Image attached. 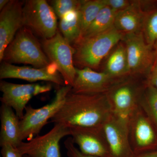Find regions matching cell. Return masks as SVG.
I'll list each match as a JSON object with an SVG mask.
<instances>
[{
  "instance_id": "obj_8",
  "label": "cell",
  "mask_w": 157,
  "mask_h": 157,
  "mask_svg": "<svg viewBox=\"0 0 157 157\" xmlns=\"http://www.w3.org/2000/svg\"><path fill=\"white\" fill-rule=\"evenodd\" d=\"M127 121L129 140L134 154L157 150V130L140 106Z\"/></svg>"
},
{
  "instance_id": "obj_12",
  "label": "cell",
  "mask_w": 157,
  "mask_h": 157,
  "mask_svg": "<svg viewBox=\"0 0 157 157\" xmlns=\"http://www.w3.org/2000/svg\"><path fill=\"white\" fill-rule=\"evenodd\" d=\"M0 78H17L31 82L47 81L61 86L66 85L57 67L54 63H51L45 67L37 68L26 66L19 67L2 62L0 65Z\"/></svg>"
},
{
  "instance_id": "obj_19",
  "label": "cell",
  "mask_w": 157,
  "mask_h": 157,
  "mask_svg": "<svg viewBox=\"0 0 157 157\" xmlns=\"http://www.w3.org/2000/svg\"><path fill=\"white\" fill-rule=\"evenodd\" d=\"M104 72L114 78H120L129 75L125 45L119 44L107 60Z\"/></svg>"
},
{
  "instance_id": "obj_18",
  "label": "cell",
  "mask_w": 157,
  "mask_h": 157,
  "mask_svg": "<svg viewBox=\"0 0 157 157\" xmlns=\"http://www.w3.org/2000/svg\"><path fill=\"white\" fill-rule=\"evenodd\" d=\"M145 16L136 2H132L127 8L119 11L116 15L114 26L122 34L142 32Z\"/></svg>"
},
{
  "instance_id": "obj_30",
  "label": "cell",
  "mask_w": 157,
  "mask_h": 157,
  "mask_svg": "<svg viewBox=\"0 0 157 157\" xmlns=\"http://www.w3.org/2000/svg\"><path fill=\"white\" fill-rule=\"evenodd\" d=\"M133 157H157V150L138 154H134Z\"/></svg>"
},
{
  "instance_id": "obj_4",
  "label": "cell",
  "mask_w": 157,
  "mask_h": 157,
  "mask_svg": "<svg viewBox=\"0 0 157 157\" xmlns=\"http://www.w3.org/2000/svg\"><path fill=\"white\" fill-rule=\"evenodd\" d=\"M72 86L65 85L57 91L50 103L40 108L27 106L24 115L20 120L21 139L28 141L39 135L43 127L51 119L61 107Z\"/></svg>"
},
{
  "instance_id": "obj_6",
  "label": "cell",
  "mask_w": 157,
  "mask_h": 157,
  "mask_svg": "<svg viewBox=\"0 0 157 157\" xmlns=\"http://www.w3.org/2000/svg\"><path fill=\"white\" fill-rule=\"evenodd\" d=\"M147 82L140 85L133 80H120L107 93L111 113L128 120L139 106Z\"/></svg>"
},
{
  "instance_id": "obj_23",
  "label": "cell",
  "mask_w": 157,
  "mask_h": 157,
  "mask_svg": "<svg viewBox=\"0 0 157 157\" xmlns=\"http://www.w3.org/2000/svg\"><path fill=\"white\" fill-rule=\"evenodd\" d=\"M139 106L157 130V90L148 83L140 98Z\"/></svg>"
},
{
  "instance_id": "obj_3",
  "label": "cell",
  "mask_w": 157,
  "mask_h": 157,
  "mask_svg": "<svg viewBox=\"0 0 157 157\" xmlns=\"http://www.w3.org/2000/svg\"><path fill=\"white\" fill-rule=\"evenodd\" d=\"M2 62L31 65L37 68L45 67L51 63L36 35L25 26L17 32L7 46Z\"/></svg>"
},
{
  "instance_id": "obj_25",
  "label": "cell",
  "mask_w": 157,
  "mask_h": 157,
  "mask_svg": "<svg viewBox=\"0 0 157 157\" xmlns=\"http://www.w3.org/2000/svg\"><path fill=\"white\" fill-rule=\"evenodd\" d=\"M143 30L147 43L152 45L157 41V10L145 17Z\"/></svg>"
},
{
  "instance_id": "obj_9",
  "label": "cell",
  "mask_w": 157,
  "mask_h": 157,
  "mask_svg": "<svg viewBox=\"0 0 157 157\" xmlns=\"http://www.w3.org/2000/svg\"><path fill=\"white\" fill-rule=\"evenodd\" d=\"M70 135L69 127L56 124L45 135H38L27 142L22 141L17 147L23 156L30 157H61L59 142Z\"/></svg>"
},
{
  "instance_id": "obj_11",
  "label": "cell",
  "mask_w": 157,
  "mask_h": 157,
  "mask_svg": "<svg viewBox=\"0 0 157 157\" xmlns=\"http://www.w3.org/2000/svg\"><path fill=\"white\" fill-rule=\"evenodd\" d=\"M122 39L126 48L129 75L148 72L152 65L153 53L152 45L147 43L143 33L125 34Z\"/></svg>"
},
{
  "instance_id": "obj_22",
  "label": "cell",
  "mask_w": 157,
  "mask_h": 157,
  "mask_svg": "<svg viewBox=\"0 0 157 157\" xmlns=\"http://www.w3.org/2000/svg\"><path fill=\"white\" fill-rule=\"evenodd\" d=\"M105 6H106L103 0L82 1L81 9L79 10L81 26L80 39L95 19L99 12Z\"/></svg>"
},
{
  "instance_id": "obj_20",
  "label": "cell",
  "mask_w": 157,
  "mask_h": 157,
  "mask_svg": "<svg viewBox=\"0 0 157 157\" xmlns=\"http://www.w3.org/2000/svg\"><path fill=\"white\" fill-rule=\"evenodd\" d=\"M59 29L61 33L73 46L81 37L80 12L70 11L59 19Z\"/></svg>"
},
{
  "instance_id": "obj_29",
  "label": "cell",
  "mask_w": 157,
  "mask_h": 157,
  "mask_svg": "<svg viewBox=\"0 0 157 157\" xmlns=\"http://www.w3.org/2000/svg\"><path fill=\"white\" fill-rule=\"evenodd\" d=\"M147 82L157 90V68L153 67L152 69Z\"/></svg>"
},
{
  "instance_id": "obj_5",
  "label": "cell",
  "mask_w": 157,
  "mask_h": 157,
  "mask_svg": "<svg viewBox=\"0 0 157 157\" xmlns=\"http://www.w3.org/2000/svg\"><path fill=\"white\" fill-rule=\"evenodd\" d=\"M24 26L42 39H51L58 31L57 17L45 0H27L23 7Z\"/></svg>"
},
{
  "instance_id": "obj_34",
  "label": "cell",
  "mask_w": 157,
  "mask_h": 157,
  "mask_svg": "<svg viewBox=\"0 0 157 157\" xmlns=\"http://www.w3.org/2000/svg\"></svg>"
},
{
  "instance_id": "obj_17",
  "label": "cell",
  "mask_w": 157,
  "mask_h": 157,
  "mask_svg": "<svg viewBox=\"0 0 157 157\" xmlns=\"http://www.w3.org/2000/svg\"><path fill=\"white\" fill-rule=\"evenodd\" d=\"M0 119V145L9 144L17 148L22 141L21 139L19 117L12 108L2 104Z\"/></svg>"
},
{
  "instance_id": "obj_32",
  "label": "cell",
  "mask_w": 157,
  "mask_h": 157,
  "mask_svg": "<svg viewBox=\"0 0 157 157\" xmlns=\"http://www.w3.org/2000/svg\"><path fill=\"white\" fill-rule=\"evenodd\" d=\"M153 67L157 68V54L156 59L155 62V65Z\"/></svg>"
},
{
  "instance_id": "obj_31",
  "label": "cell",
  "mask_w": 157,
  "mask_h": 157,
  "mask_svg": "<svg viewBox=\"0 0 157 157\" xmlns=\"http://www.w3.org/2000/svg\"><path fill=\"white\" fill-rule=\"evenodd\" d=\"M9 2H10V0H1L0 1V10L1 11L6 7V5L9 3Z\"/></svg>"
},
{
  "instance_id": "obj_21",
  "label": "cell",
  "mask_w": 157,
  "mask_h": 157,
  "mask_svg": "<svg viewBox=\"0 0 157 157\" xmlns=\"http://www.w3.org/2000/svg\"><path fill=\"white\" fill-rule=\"evenodd\" d=\"M117 12L108 6H105L99 12L81 39L100 33L113 27Z\"/></svg>"
},
{
  "instance_id": "obj_15",
  "label": "cell",
  "mask_w": 157,
  "mask_h": 157,
  "mask_svg": "<svg viewBox=\"0 0 157 157\" xmlns=\"http://www.w3.org/2000/svg\"><path fill=\"white\" fill-rule=\"evenodd\" d=\"M69 128L73 143L82 152L97 157H111L102 128Z\"/></svg>"
},
{
  "instance_id": "obj_2",
  "label": "cell",
  "mask_w": 157,
  "mask_h": 157,
  "mask_svg": "<svg viewBox=\"0 0 157 157\" xmlns=\"http://www.w3.org/2000/svg\"><path fill=\"white\" fill-rule=\"evenodd\" d=\"M123 36L113 26L100 33L79 39L73 45L75 49L73 63L75 67L97 69L103 58Z\"/></svg>"
},
{
  "instance_id": "obj_13",
  "label": "cell",
  "mask_w": 157,
  "mask_h": 157,
  "mask_svg": "<svg viewBox=\"0 0 157 157\" xmlns=\"http://www.w3.org/2000/svg\"><path fill=\"white\" fill-rule=\"evenodd\" d=\"M111 157H133L129 140L128 121L111 113L103 127Z\"/></svg>"
},
{
  "instance_id": "obj_7",
  "label": "cell",
  "mask_w": 157,
  "mask_h": 157,
  "mask_svg": "<svg viewBox=\"0 0 157 157\" xmlns=\"http://www.w3.org/2000/svg\"><path fill=\"white\" fill-rule=\"evenodd\" d=\"M43 51L51 63L56 64L58 70L67 86H73L76 75L73 63L75 49L58 30L54 36L42 39Z\"/></svg>"
},
{
  "instance_id": "obj_24",
  "label": "cell",
  "mask_w": 157,
  "mask_h": 157,
  "mask_svg": "<svg viewBox=\"0 0 157 157\" xmlns=\"http://www.w3.org/2000/svg\"><path fill=\"white\" fill-rule=\"evenodd\" d=\"M49 2L59 19L70 11L80 10L82 3V1L78 0H52Z\"/></svg>"
},
{
  "instance_id": "obj_27",
  "label": "cell",
  "mask_w": 157,
  "mask_h": 157,
  "mask_svg": "<svg viewBox=\"0 0 157 157\" xmlns=\"http://www.w3.org/2000/svg\"><path fill=\"white\" fill-rule=\"evenodd\" d=\"M103 2L105 6L117 12L126 9L132 2L126 0H103Z\"/></svg>"
},
{
  "instance_id": "obj_33",
  "label": "cell",
  "mask_w": 157,
  "mask_h": 157,
  "mask_svg": "<svg viewBox=\"0 0 157 157\" xmlns=\"http://www.w3.org/2000/svg\"><path fill=\"white\" fill-rule=\"evenodd\" d=\"M23 157H30L28 155H24Z\"/></svg>"
},
{
  "instance_id": "obj_14",
  "label": "cell",
  "mask_w": 157,
  "mask_h": 157,
  "mask_svg": "<svg viewBox=\"0 0 157 157\" xmlns=\"http://www.w3.org/2000/svg\"><path fill=\"white\" fill-rule=\"evenodd\" d=\"M76 75L70 92L77 94H107L120 79L105 72H98L88 67L76 68Z\"/></svg>"
},
{
  "instance_id": "obj_1",
  "label": "cell",
  "mask_w": 157,
  "mask_h": 157,
  "mask_svg": "<svg viewBox=\"0 0 157 157\" xmlns=\"http://www.w3.org/2000/svg\"><path fill=\"white\" fill-rule=\"evenodd\" d=\"M111 113L107 94H84L70 91L51 122L68 127L102 128Z\"/></svg>"
},
{
  "instance_id": "obj_28",
  "label": "cell",
  "mask_w": 157,
  "mask_h": 157,
  "mask_svg": "<svg viewBox=\"0 0 157 157\" xmlns=\"http://www.w3.org/2000/svg\"><path fill=\"white\" fill-rule=\"evenodd\" d=\"M1 147L2 157H23L17 148L11 144H7Z\"/></svg>"
},
{
  "instance_id": "obj_16",
  "label": "cell",
  "mask_w": 157,
  "mask_h": 157,
  "mask_svg": "<svg viewBox=\"0 0 157 157\" xmlns=\"http://www.w3.org/2000/svg\"><path fill=\"white\" fill-rule=\"evenodd\" d=\"M24 1L10 0L0 13V61L4 52L17 32L24 27L23 7Z\"/></svg>"
},
{
  "instance_id": "obj_26",
  "label": "cell",
  "mask_w": 157,
  "mask_h": 157,
  "mask_svg": "<svg viewBox=\"0 0 157 157\" xmlns=\"http://www.w3.org/2000/svg\"><path fill=\"white\" fill-rule=\"evenodd\" d=\"M67 157H97L84 154L75 146L72 137H68L64 142Z\"/></svg>"
},
{
  "instance_id": "obj_10",
  "label": "cell",
  "mask_w": 157,
  "mask_h": 157,
  "mask_svg": "<svg viewBox=\"0 0 157 157\" xmlns=\"http://www.w3.org/2000/svg\"><path fill=\"white\" fill-rule=\"evenodd\" d=\"M51 89L49 84H15L2 80L0 82V90L2 96L0 100L2 104L12 108L21 120L24 115L27 104L33 97L48 92Z\"/></svg>"
}]
</instances>
